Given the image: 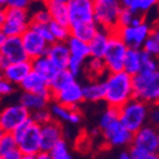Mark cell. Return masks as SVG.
<instances>
[{
    "label": "cell",
    "mask_w": 159,
    "mask_h": 159,
    "mask_svg": "<svg viewBox=\"0 0 159 159\" xmlns=\"http://www.w3.org/2000/svg\"><path fill=\"white\" fill-rule=\"evenodd\" d=\"M47 57L51 59L58 71H62V70H67L68 67L71 53L66 43H53L48 48Z\"/></svg>",
    "instance_id": "d6986e66"
},
{
    "label": "cell",
    "mask_w": 159,
    "mask_h": 159,
    "mask_svg": "<svg viewBox=\"0 0 159 159\" xmlns=\"http://www.w3.org/2000/svg\"><path fill=\"white\" fill-rule=\"evenodd\" d=\"M81 114H80V111L76 109V110H72V114H71V117H70V121L71 124H78L80 121H81Z\"/></svg>",
    "instance_id": "7dc6e473"
},
{
    "label": "cell",
    "mask_w": 159,
    "mask_h": 159,
    "mask_svg": "<svg viewBox=\"0 0 159 159\" xmlns=\"http://www.w3.org/2000/svg\"><path fill=\"white\" fill-rule=\"evenodd\" d=\"M130 154L134 159H159V155L158 154H149V153H144L139 149H135V148H130Z\"/></svg>",
    "instance_id": "f6af8a7d"
},
{
    "label": "cell",
    "mask_w": 159,
    "mask_h": 159,
    "mask_svg": "<svg viewBox=\"0 0 159 159\" xmlns=\"http://www.w3.org/2000/svg\"><path fill=\"white\" fill-rule=\"evenodd\" d=\"M18 150V142L11 133H5L0 140V155L5 157L13 152Z\"/></svg>",
    "instance_id": "d6a6232c"
},
{
    "label": "cell",
    "mask_w": 159,
    "mask_h": 159,
    "mask_svg": "<svg viewBox=\"0 0 159 159\" xmlns=\"http://www.w3.org/2000/svg\"><path fill=\"white\" fill-rule=\"evenodd\" d=\"M158 4L159 3L155 0H123L121 2L123 8L140 15H144L154 10L158 7Z\"/></svg>",
    "instance_id": "f1b7e54d"
},
{
    "label": "cell",
    "mask_w": 159,
    "mask_h": 159,
    "mask_svg": "<svg viewBox=\"0 0 159 159\" xmlns=\"http://www.w3.org/2000/svg\"><path fill=\"white\" fill-rule=\"evenodd\" d=\"M5 41H7V35L3 33V30H0V49H2V47L4 46Z\"/></svg>",
    "instance_id": "db71d44e"
},
{
    "label": "cell",
    "mask_w": 159,
    "mask_h": 159,
    "mask_svg": "<svg viewBox=\"0 0 159 159\" xmlns=\"http://www.w3.org/2000/svg\"><path fill=\"white\" fill-rule=\"evenodd\" d=\"M143 70V51L142 49H130L126 53L124 71L130 76H136Z\"/></svg>",
    "instance_id": "603a6c76"
},
{
    "label": "cell",
    "mask_w": 159,
    "mask_h": 159,
    "mask_svg": "<svg viewBox=\"0 0 159 159\" xmlns=\"http://www.w3.org/2000/svg\"><path fill=\"white\" fill-rule=\"evenodd\" d=\"M129 48L119 38V35L115 32L111 33L110 42H109L106 53L104 56V62L106 65L109 73L124 71V63H125V57H126Z\"/></svg>",
    "instance_id": "8992f818"
},
{
    "label": "cell",
    "mask_w": 159,
    "mask_h": 159,
    "mask_svg": "<svg viewBox=\"0 0 159 159\" xmlns=\"http://www.w3.org/2000/svg\"><path fill=\"white\" fill-rule=\"evenodd\" d=\"M145 22L144 15L135 14L125 8H123L120 13V18H119V28H126V27H135L140 25Z\"/></svg>",
    "instance_id": "f546056e"
},
{
    "label": "cell",
    "mask_w": 159,
    "mask_h": 159,
    "mask_svg": "<svg viewBox=\"0 0 159 159\" xmlns=\"http://www.w3.org/2000/svg\"><path fill=\"white\" fill-rule=\"evenodd\" d=\"M35 159H52V155L49 152H41L35 155Z\"/></svg>",
    "instance_id": "681fc988"
},
{
    "label": "cell",
    "mask_w": 159,
    "mask_h": 159,
    "mask_svg": "<svg viewBox=\"0 0 159 159\" xmlns=\"http://www.w3.org/2000/svg\"><path fill=\"white\" fill-rule=\"evenodd\" d=\"M13 92H14V85L10 84L9 81H7L5 78L0 80V97L10 95Z\"/></svg>",
    "instance_id": "bcb514c9"
},
{
    "label": "cell",
    "mask_w": 159,
    "mask_h": 159,
    "mask_svg": "<svg viewBox=\"0 0 159 159\" xmlns=\"http://www.w3.org/2000/svg\"><path fill=\"white\" fill-rule=\"evenodd\" d=\"M158 155H159V153H158Z\"/></svg>",
    "instance_id": "6125c7cd"
},
{
    "label": "cell",
    "mask_w": 159,
    "mask_h": 159,
    "mask_svg": "<svg viewBox=\"0 0 159 159\" xmlns=\"http://www.w3.org/2000/svg\"><path fill=\"white\" fill-rule=\"evenodd\" d=\"M67 47L71 53V58L80 59L82 62H86L89 58H91V52H90V46L87 42L80 41V39L71 37L67 41Z\"/></svg>",
    "instance_id": "484cf974"
},
{
    "label": "cell",
    "mask_w": 159,
    "mask_h": 159,
    "mask_svg": "<svg viewBox=\"0 0 159 159\" xmlns=\"http://www.w3.org/2000/svg\"><path fill=\"white\" fill-rule=\"evenodd\" d=\"M105 82L104 81H92L84 85V100L90 102L105 101Z\"/></svg>",
    "instance_id": "d4e9b609"
},
{
    "label": "cell",
    "mask_w": 159,
    "mask_h": 159,
    "mask_svg": "<svg viewBox=\"0 0 159 159\" xmlns=\"http://www.w3.org/2000/svg\"><path fill=\"white\" fill-rule=\"evenodd\" d=\"M4 134H5V131H4L2 128H0V140H2V138L4 136Z\"/></svg>",
    "instance_id": "6f0895ef"
},
{
    "label": "cell",
    "mask_w": 159,
    "mask_h": 159,
    "mask_svg": "<svg viewBox=\"0 0 159 159\" xmlns=\"http://www.w3.org/2000/svg\"><path fill=\"white\" fill-rule=\"evenodd\" d=\"M20 89L27 93L42 95V96L52 98V91L49 87V82L46 81L42 76H39L34 71H32L29 73V76L22 82Z\"/></svg>",
    "instance_id": "e0dca14e"
},
{
    "label": "cell",
    "mask_w": 159,
    "mask_h": 159,
    "mask_svg": "<svg viewBox=\"0 0 159 159\" xmlns=\"http://www.w3.org/2000/svg\"><path fill=\"white\" fill-rule=\"evenodd\" d=\"M30 119L33 120L34 124H37L39 126H43V125L52 121V114L48 109H43V110H38V111L32 112Z\"/></svg>",
    "instance_id": "74e56055"
},
{
    "label": "cell",
    "mask_w": 159,
    "mask_h": 159,
    "mask_svg": "<svg viewBox=\"0 0 159 159\" xmlns=\"http://www.w3.org/2000/svg\"><path fill=\"white\" fill-rule=\"evenodd\" d=\"M49 97L42 96V95H35V93H27L23 92L20 96V104L32 114L38 110L47 109V105L49 104Z\"/></svg>",
    "instance_id": "cb8c5ba5"
},
{
    "label": "cell",
    "mask_w": 159,
    "mask_h": 159,
    "mask_svg": "<svg viewBox=\"0 0 159 159\" xmlns=\"http://www.w3.org/2000/svg\"><path fill=\"white\" fill-rule=\"evenodd\" d=\"M52 98H54L56 102L59 105L66 106L71 110H76V106L84 101V86L76 81L63 91L53 95Z\"/></svg>",
    "instance_id": "9a60e30c"
},
{
    "label": "cell",
    "mask_w": 159,
    "mask_h": 159,
    "mask_svg": "<svg viewBox=\"0 0 159 159\" xmlns=\"http://www.w3.org/2000/svg\"><path fill=\"white\" fill-rule=\"evenodd\" d=\"M102 136L110 147H126L133 144L134 134L130 133L119 120L102 130Z\"/></svg>",
    "instance_id": "4fadbf2b"
},
{
    "label": "cell",
    "mask_w": 159,
    "mask_h": 159,
    "mask_svg": "<svg viewBox=\"0 0 159 159\" xmlns=\"http://www.w3.org/2000/svg\"><path fill=\"white\" fill-rule=\"evenodd\" d=\"M105 101L110 107L120 109L134 98L133 76L125 71L107 73L105 78Z\"/></svg>",
    "instance_id": "6da1fadb"
},
{
    "label": "cell",
    "mask_w": 159,
    "mask_h": 159,
    "mask_svg": "<svg viewBox=\"0 0 159 159\" xmlns=\"http://www.w3.org/2000/svg\"><path fill=\"white\" fill-rule=\"evenodd\" d=\"M3 58H5L9 63H19V62H27L29 58L24 49L22 37H10L7 38L4 46L0 49Z\"/></svg>",
    "instance_id": "5bb4252c"
},
{
    "label": "cell",
    "mask_w": 159,
    "mask_h": 159,
    "mask_svg": "<svg viewBox=\"0 0 159 159\" xmlns=\"http://www.w3.org/2000/svg\"><path fill=\"white\" fill-rule=\"evenodd\" d=\"M42 135V152H49L63 140V130L57 120H52L51 123L41 126Z\"/></svg>",
    "instance_id": "2e32d148"
},
{
    "label": "cell",
    "mask_w": 159,
    "mask_h": 159,
    "mask_svg": "<svg viewBox=\"0 0 159 159\" xmlns=\"http://www.w3.org/2000/svg\"><path fill=\"white\" fill-rule=\"evenodd\" d=\"M7 9H8V7H7V0H0V13L5 11Z\"/></svg>",
    "instance_id": "11a10c76"
},
{
    "label": "cell",
    "mask_w": 159,
    "mask_h": 159,
    "mask_svg": "<svg viewBox=\"0 0 159 159\" xmlns=\"http://www.w3.org/2000/svg\"><path fill=\"white\" fill-rule=\"evenodd\" d=\"M22 159H35V157H33V155H23Z\"/></svg>",
    "instance_id": "9f6ffc18"
},
{
    "label": "cell",
    "mask_w": 159,
    "mask_h": 159,
    "mask_svg": "<svg viewBox=\"0 0 159 159\" xmlns=\"http://www.w3.org/2000/svg\"><path fill=\"white\" fill-rule=\"evenodd\" d=\"M68 10H70V25L95 22L92 0H68Z\"/></svg>",
    "instance_id": "8fae6325"
},
{
    "label": "cell",
    "mask_w": 159,
    "mask_h": 159,
    "mask_svg": "<svg viewBox=\"0 0 159 159\" xmlns=\"http://www.w3.org/2000/svg\"><path fill=\"white\" fill-rule=\"evenodd\" d=\"M119 159H134L130 154V152H123L120 155H119Z\"/></svg>",
    "instance_id": "f5cc1de1"
},
{
    "label": "cell",
    "mask_w": 159,
    "mask_h": 159,
    "mask_svg": "<svg viewBox=\"0 0 159 159\" xmlns=\"http://www.w3.org/2000/svg\"><path fill=\"white\" fill-rule=\"evenodd\" d=\"M152 32H153V25L145 20L140 25L117 28L115 33L126 44L128 48H130V49H142L144 43L147 42V39L152 35Z\"/></svg>",
    "instance_id": "ba28073f"
},
{
    "label": "cell",
    "mask_w": 159,
    "mask_h": 159,
    "mask_svg": "<svg viewBox=\"0 0 159 159\" xmlns=\"http://www.w3.org/2000/svg\"><path fill=\"white\" fill-rule=\"evenodd\" d=\"M123 10L121 2L117 0H95L93 11L95 22L101 29L109 30L111 33L116 32L119 28V18Z\"/></svg>",
    "instance_id": "5b68a950"
},
{
    "label": "cell",
    "mask_w": 159,
    "mask_h": 159,
    "mask_svg": "<svg viewBox=\"0 0 159 159\" xmlns=\"http://www.w3.org/2000/svg\"><path fill=\"white\" fill-rule=\"evenodd\" d=\"M32 3L29 0H7V7L13 8V9H23L28 10Z\"/></svg>",
    "instance_id": "ee69618b"
},
{
    "label": "cell",
    "mask_w": 159,
    "mask_h": 159,
    "mask_svg": "<svg viewBox=\"0 0 159 159\" xmlns=\"http://www.w3.org/2000/svg\"><path fill=\"white\" fill-rule=\"evenodd\" d=\"M75 82H76V77L68 70L58 71L57 75L53 77V80L49 82V87H51V91H52V97H53V95L63 91L65 89H67L68 86H71Z\"/></svg>",
    "instance_id": "4316f807"
},
{
    "label": "cell",
    "mask_w": 159,
    "mask_h": 159,
    "mask_svg": "<svg viewBox=\"0 0 159 159\" xmlns=\"http://www.w3.org/2000/svg\"><path fill=\"white\" fill-rule=\"evenodd\" d=\"M98 25L93 22V23H86V24H75V25H70V30H71V37H75L80 41H84L90 43L91 39L96 35V33L98 32Z\"/></svg>",
    "instance_id": "83f0119b"
},
{
    "label": "cell",
    "mask_w": 159,
    "mask_h": 159,
    "mask_svg": "<svg viewBox=\"0 0 159 159\" xmlns=\"http://www.w3.org/2000/svg\"><path fill=\"white\" fill-rule=\"evenodd\" d=\"M131 148L139 149L149 154H158L159 153V129L149 124L145 125L143 129H140L134 134Z\"/></svg>",
    "instance_id": "30bf717a"
},
{
    "label": "cell",
    "mask_w": 159,
    "mask_h": 159,
    "mask_svg": "<svg viewBox=\"0 0 159 159\" xmlns=\"http://www.w3.org/2000/svg\"><path fill=\"white\" fill-rule=\"evenodd\" d=\"M52 116H54L57 119V121H70V117H71V114H72V110L66 107V106H62L57 102L52 104L51 109H49Z\"/></svg>",
    "instance_id": "e575fe53"
},
{
    "label": "cell",
    "mask_w": 159,
    "mask_h": 159,
    "mask_svg": "<svg viewBox=\"0 0 159 159\" xmlns=\"http://www.w3.org/2000/svg\"><path fill=\"white\" fill-rule=\"evenodd\" d=\"M158 70H159V58L152 57V56L147 54L145 52H143V70L142 71L153 72V71H158Z\"/></svg>",
    "instance_id": "60d3db41"
},
{
    "label": "cell",
    "mask_w": 159,
    "mask_h": 159,
    "mask_svg": "<svg viewBox=\"0 0 159 159\" xmlns=\"http://www.w3.org/2000/svg\"><path fill=\"white\" fill-rule=\"evenodd\" d=\"M110 37H111V32L105 30V29H98L96 35L89 43L92 58L104 59V56L106 53V49H107V46H109V42H110Z\"/></svg>",
    "instance_id": "44dd1931"
},
{
    "label": "cell",
    "mask_w": 159,
    "mask_h": 159,
    "mask_svg": "<svg viewBox=\"0 0 159 159\" xmlns=\"http://www.w3.org/2000/svg\"><path fill=\"white\" fill-rule=\"evenodd\" d=\"M34 32H37L39 35H41L44 41L51 46L53 43H56L54 38L51 33V29H49V24H35V23H30V27Z\"/></svg>",
    "instance_id": "8d00e7d4"
},
{
    "label": "cell",
    "mask_w": 159,
    "mask_h": 159,
    "mask_svg": "<svg viewBox=\"0 0 159 159\" xmlns=\"http://www.w3.org/2000/svg\"><path fill=\"white\" fill-rule=\"evenodd\" d=\"M134 98L148 105L159 104V70L153 72L142 71L133 77Z\"/></svg>",
    "instance_id": "277c9868"
},
{
    "label": "cell",
    "mask_w": 159,
    "mask_h": 159,
    "mask_svg": "<svg viewBox=\"0 0 159 159\" xmlns=\"http://www.w3.org/2000/svg\"><path fill=\"white\" fill-rule=\"evenodd\" d=\"M4 78V73H3V71L0 70V80H3Z\"/></svg>",
    "instance_id": "680465c9"
},
{
    "label": "cell",
    "mask_w": 159,
    "mask_h": 159,
    "mask_svg": "<svg viewBox=\"0 0 159 159\" xmlns=\"http://www.w3.org/2000/svg\"><path fill=\"white\" fill-rule=\"evenodd\" d=\"M30 18H32V23H35V24H49L52 22V16L46 7L35 10Z\"/></svg>",
    "instance_id": "f35d334b"
},
{
    "label": "cell",
    "mask_w": 159,
    "mask_h": 159,
    "mask_svg": "<svg viewBox=\"0 0 159 159\" xmlns=\"http://www.w3.org/2000/svg\"><path fill=\"white\" fill-rule=\"evenodd\" d=\"M11 134L18 142V150L23 155L35 157L42 152L41 126L34 124L30 117L25 123L19 125Z\"/></svg>",
    "instance_id": "7a4b0ae2"
},
{
    "label": "cell",
    "mask_w": 159,
    "mask_h": 159,
    "mask_svg": "<svg viewBox=\"0 0 159 159\" xmlns=\"http://www.w3.org/2000/svg\"><path fill=\"white\" fill-rule=\"evenodd\" d=\"M5 20H7L5 11H2V13H0V30L3 29V27H4V24H5Z\"/></svg>",
    "instance_id": "816d5d0a"
},
{
    "label": "cell",
    "mask_w": 159,
    "mask_h": 159,
    "mask_svg": "<svg viewBox=\"0 0 159 159\" xmlns=\"http://www.w3.org/2000/svg\"><path fill=\"white\" fill-rule=\"evenodd\" d=\"M2 57H3V56H2V52H0V61H2Z\"/></svg>",
    "instance_id": "91938a15"
},
{
    "label": "cell",
    "mask_w": 159,
    "mask_h": 159,
    "mask_svg": "<svg viewBox=\"0 0 159 159\" xmlns=\"http://www.w3.org/2000/svg\"><path fill=\"white\" fill-rule=\"evenodd\" d=\"M33 71L32 68V61L27 62H19V63H10L4 71V78L13 85H19L29 76V73Z\"/></svg>",
    "instance_id": "ac0fdd59"
},
{
    "label": "cell",
    "mask_w": 159,
    "mask_h": 159,
    "mask_svg": "<svg viewBox=\"0 0 159 159\" xmlns=\"http://www.w3.org/2000/svg\"><path fill=\"white\" fill-rule=\"evenodd\" d=\"M22 157H23V154H22L20 152L15 150V152H13V153H10V154L3 157V159H22Z\"/></svg>",
    "instance_id": "c3c4849f"
},
{
    "label": "cell",
    "mask_w": 159,
    "mask_h": 159,
    "mask_svg": "<svg viewBox=\"0 0 159 159\" xmlns=\"http://www.w3.org/2000/svg\"><path fill=\"white\" fill-rule=\"evenodd\" d=\"M32 68L35 73H38L39 76H42L46 81L51 82L53 77L57 75L58 70L54 67V65L52 63V61L47 57V56H43V57H39L34 61H32Z\"/></svg>",
    "instance_id": "7402d4cb"
},
{
    "label": "cell",
    "mask_w": 159,
    "mask_h": 159,
    "mask_svg": "<svg viewBox=\"0 0 159 159\" xmlns=\"http://www.w3.org/2000/svg\"><path fill=\"white\" fill-rule=\"evenodd\" d=\"M143 52H145L147 54L152 56V57H155V58H159V42L155 41V39L150 35L147 42L144 43L143 48H142Z\"/></svg>",
    "instance_id": "ab89813d"
},
{
    "label": "cell",
    "mask_w": 159,
    "mask_h": 159,
    "mask_svg": "<svg viewBox=\"0 0 159 159\" xmlns=\"http://www.w3.org/2000/svg\"><path fill=\"white\" fill-rule=\"evenodd\" d=\"M85 68H86L87 73L92 77H100V76H102L107 72V68H106L104 59H100V58H92V57L89 58L86 61Z\"/></svg>",
    "instance_id": "1f68e13d"
},
{
    "label": "cell",
    "mask_w": 159,
    "mask_h": 159,
    "mask_svg": "<svg viewBox=\"0 0 159 159\" xmlns=\"http://www.w3.org/2000/svg\"><path fill=\"white\" fill-rule=\"evenodd\" d=\"M49 29L56 43H67V41L71 38V30L68 25H63L52 20L49 23Z\"/></svg>",
    "instance_id": "4dcf8cb0"
},
{
    "label": "cell",
    "mask_w": 159,
    "mask_h": 159,
    "mask_svg": "<svg viewBox=\"0 0 159 159\" xmlns=\"http://www.w3.org/2000/svg\"><path fill=\"white\" fill-rule=\"evenodd\" d=\"M5 15L7 20L2 30L7 35V38L22 37L29 29L32 23V15L29 14L28 10L8 8L5 10Z\"/></svg>",
    "instance_id": "52a82bcc"
},
{
    "label": "cell",
    "mask_w": 159,
    "mask_h": 159,
    "mask_svg": "<svg viewBox=\"0 0 159 159\" xmlns=\"http://www.w3.org/2000/svg\"><path fill=\"white\" fill-rule=\"evenodd\" d=\"M51 155H52V159H73L72 155L70 154V150H68V145L66 143V140L59 142L52 150H51Z\"/></svg>",
    "instance_id": "d590c367"
},
{
    "label": "cell",
    "mask_w": 159,
    "mask_h": 159,
    "mask_svg": "<svg viewBox=\"0 0 159 159\" xmlns=\"http://www.w3.org/2000/svg\"><path fill=\"white\" fill-rule=\"evenodd\" d=\"M44 7L49 11L53 22L70 27L68 0H47L44 2Z\"/></svg>",
    "instance_id": "ffe728a7"
},
{
    "label": "cell",
    "mask_w": 159,
    "mask_h": 159,
    "mask_svg": "<svg viewBox=\"0 0 159 159\" xmlns=\"http://www.w3.org/2000/svg\"><path fill=\"white\" fill-rule=\"evenodd\" d=\"M85 65H86V62H82V61H80V59H76V58H71L67 70H68L75 77H77V76L81 75V72L85 70Z\"/></svg>",
    "instance_id": "b9f144b4"
},
{
    "label": "cell",
    "mask_w": 159,
    "mask_h": 159,
    "mask_svg": "<svg viewBox=\"0 0 159 159\" xmlns=\"http://www.w3.org/2000/svg\"><path fill=\"white\" fill-rule=\"evenodd\" d=\"M30 117V112L19 102L7 106L0 111V128L5 133H13L19 125Z\"/></svg>",
    "instance_id": "9c48e42d"
},
{
    "label": "cell",
    "mask_w": 159,
    "mask_h": 159,
    "mask_svg": "<svg viewBox=\"0 0 159 159\" xmlns=\"http://www.w3.org/2000/svg\"><path fill=\"white\" fill-rule=\"evenodd\" d=\"M22 42H23V46H24V49L27 52L29 61H34V59L39 57L47 56L49 44L32 28H29L22 35Z\"/></svg>",
    "instance_id": "7c38bea8"
},
{
    "label": "cell",
    "mask_w": 159,
    "mask_h": 159,
    "mask_svg": "<svg viewBox=\"0 0 159 159\" xmlns=\"http://www.w3.org/2000/svg\"><path fill=\"white\" fill-rule=\"evenodd\" d=\"M149 105L133 98L119 109V120L133 134L148 125L149 121Z\"/></svg>",
    "instance_id": "3957f363"
},
{
    "label": "cell",
    "mask_w": 159,
    "mask_h": 159,
    "mask_svg": "<svg viewBox=\"0 0 159 159\" xmlns=\"http://www.w3.org/2000/svg\"><path fill=\"white\" fill-rule=\"evenodd\" d=\"M149 125L159 129V104L150 105L149 107Z\"/></svg>",
    "instance_id": "7bdbcfd3"
},
{
    "label": "cell",
    "mask_w": 159,
    "mask_h": 159,
    "mask_svg": "<svg viewBox=\"0 0 159 159\" xmlns=\"http://www.w3.org/2000/svg\"><path fill=\"white\" fill-rule=\"evenodd\" d=\"M119 121V109H115V107H107L101 117H100V121H98V126H100L101 131L105 130L106 128H109L110 125H112L114 123Z\"/></svg>",
    "instance_id": "836d02e7"
},
{
    "label": "cell",
    "mask_w": 159,
    "mask_h": 159,
    "mask_svg": "<svg viewBox=\"0 0 159 159\" xmlns=\"http://www.w3.org/2000/svg\"><path fill=\"white\" fill-rule=\"evenodd\" d=\"M152 37L155 39V41H158V42H159V24H157V25H153Z\"/></svg>",
    "instance_id": "f907efd6"
},
{
    "label": "cell",
    "mask_w": 159,
    "mask_h": 159,
    "mask_svg": "<svg viewBox=\"0 0 159 159\" xmlns=\"http://www.w3.org/2000/svg\"><path fill=\"white\" fill-rule=\"evenodd\" d=\"M0 159H3V157H2V155H0Z\"/></svg>",
    "instance_id": "94428289"
}]
</instances>
